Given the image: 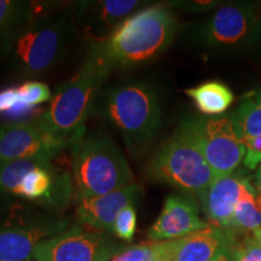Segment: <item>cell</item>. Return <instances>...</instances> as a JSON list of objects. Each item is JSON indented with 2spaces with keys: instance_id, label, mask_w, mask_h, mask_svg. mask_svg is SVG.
Returning <instances> with one entry per match:
<instances>
[{
  "instance_id": "cell-19",
  "label": "cell",
  "mask_w": 261,
  "mask_h": 261,
  "mask_svg": "<svg viewBox=\"0 0 261 261\" xmlns=\"http://www.w3.org/2000/svg\"><path fill=\"white\" fill-rule=\"evenodd\" d=\"M35 6L23 0H0V48L35 15Z\"/></svg>"
},
{
  "instance_id": "cell-24",
  "label": "cell",
  "mask_w": 261,
  "mask_h": 261,
  "mask_svg": "<svg viewBox=\"0 0 261 261\" xmlns=\"http://www.w3.org/2000/svg\"><path fill=\"white\" fill-rule=\"evenodd\" d=\"M137 228V213L135 205H128L120 212L114 223L113 233L121 241L130 242L135 237Z\"/></svg>"
},
{
  "instance_id": "cell-6",
  "label": "cell",
  "mask_w": 261,
  "mask_h": 261,
  "mask_svg": "<svg viewBox=\"0 0 261 261\" xmlns=\"http://www.w3.org/2000/svg\"><path fill=\"white\" fill-rule=\"evenodd\" d=\"M71 149L74 181L80 200L106 195L132 182L128 162L108 137H83Z\"/></svg>"
},
{
  "instance_id": "cell-14",
  "label": "cell",
  "mask_w": 261,
  "mask_h": 261,
  "mask_svg": "<svg viewBox=\"0 0 261 261\" xmlns=\"http://www.w3.org/2000/svg\"><path fill=\"white\" fill-rule=\"evenodd\" d=\"M142 196V188L130 182L116 191L96 197L83 198L76 208L77 219L93 230L113 233L114 223L120 212L128 205H135Z\"/></svg>"
},
{
  "instance_id": "cell-18",
  "label": "cell",
  "mask_w": 261,
  "mask_h": 261,
  "mask_svg": "<svg viewBox=\"0 0 261 261\" xmlns=\"http://www.w3.org/2000/svg\"><path fill=\"white\" fill-rule=\"evenodd\" d=\"M197 109L205 115H219L226 112L233 102V93L219 81H207L200 86L187 90Z\"/></svg>"
},
{
  "instance_id": "cell-16",
  "label": "cell",
  "mask_w": 261,
  "mask_h": 261,
  "mask_svg": "<svg viewBox=\"0 0 261 261\" xmlns=\"http://www.w3.org/2000/svg\"><path fill=\"white\" fill-rule=\"evenodd\" d=\"M238 237L221 228L208 226L187 237L172 241L175 261H211L225 248L233 247Z\"/></svg>"
},
{
  "instance_id": "cell-10",
  "label": "cell",
  "mask_w": 261,
  "mask_h": 261,
  "mask_svg": "<svg viewBox=\"0 0 261 261\" xmlns=\"http://www.w3.org/2000/svg\"><path fill=\"white\" fill-rule=\"evenodd\" d=\"M215 178L237 171L246 158V144L231 116L189 119Z\"/></svg>"
},
{
  "instance_id": "cell-23",
  "label": "cell",
  "mask_w": 261,
  "mask_h": 261,
  "mask_svg": "<svg viewBox=\"0 0 261 261\" xmlns=\"http://www.w3.org/2000/svg\"><path fill=\"white\" fill-rule=\"evenodd\" d=\"M232 261H261V238L257 231L237 240L231 252Z\"/></svg>"
},
{
  "instance_id": "cell-15",
  "label": "cell",
  "mask_w": 261,
  "mask_h": 261,
  "mask_svg": "<svg viewBox=\"0 0 261 261\" xmlns=\"http://www.w3.org/2000/svg\"><path fill=\"white\" fill-rule=\"evenodd\" d=\"M246 179L243 173L237 171L225 177L215 178L200 196L202 211L211 226L231 232L233 212Z\"/></svg>"
},
{
  "instance_id": "cell-21",
  "label": "cell",
  "mask_w": 261,
  "mask_h": 261,
  "mask_svg": "<svg viewBox=\"0 0 261 261\" xmlns=\"http://www.w3.org/2000/svg\"><path fill=\"white\" fill-rule=\"evenodd\" d=\"M51 162L52 160L44 159H22L0 162V195H14L19 181L28 172Z\"/></svg>"
},
{
  "instance_id": "cell-7",
  "label": "cell",
  "mask_w": 261,
  "mask_h": 261,
  "mask_svg": "<svg viewBox=\"0 0 261 261\" xmlns=\"http://www.w3.org/2000/svg\"><path fill=\"white\" fill-rule=\"evenodd\" d=\"M260 8L254 4L220 6L187 32L188 42L202 51L232 55L250 50L255 42Z\"/></svg>"
},
{
  "instance_id": "cell-20",
  "label": "cell",
  "mask_w": 261,
  "mask_h": 261,
  "mask_svg": "<svg viewBox=\"0 0 261 261\" xmlns=\"http://www.w3.org/2000/svg\"><path fill=\"white\" fill-rule=\"evenodd\" d=\"M230 116L243 140L261 136V97L259 93L247 97Z\"/></svg>"
},
{
  "instance_id": "cell-11",
  "label": "cell",
  "mask_w": 261,
  "mask_h": 261,
  "mask_svg": "<svg viewBox=\"0 0 261 261\" xmlns=\"http://www.w3.org/2000/svg\"><path fill=\"white\" fill-rule=\"evenodd\" d=\"M73 146L48 133L40 121H12L0 127V162L22 159L54 160Z\"/></svg>"
},
{
  "instance_id": "cell-4",
  "label": "cell",
  "mask_w": 261,
  "mask_h": 261,
  "mask_svg": "<svg viewBox=\"0 0 261 261\" xmlns=\"http://www.w3.org/2000/svg\"><path fill=\"white\" fill-rule=\"evenodd\" d=\"M110 71L87 57L71 79L52 96L45 113L39 117L41 126L62 140L74 145L84 137L85 122L96 107L98 94Z\"/></svg>"
},
{
  "instance_id": "cell-8",
  "label": "cell",
  "mask_w": 261,
  "mask_h": 261,
  "mask_svg": "<svg viewBox=\"0 0 261 261\" xmlns=\"http://www.w3.org/2000/svg\"><path fill=\"white\" fill-rule=\"evenodd\" d=\"M126 247L104 231L70 227L41 241L35 247L33 259L37 261H109Z\"/></svg>"
},
{
  "instance_id": "cell-26",
  "label": "cell",
  "mask_w": 261,
  "mask_h": 261,
  "mask_svg": "<svg viewBox=\"0 0 261 261\" xmlns=\"http://www.w3.org/2000/svg\"><path fill=\"white\" fill-rule=\"evenodd\" d=\"M246 144V158L244 166L250 171L256 169L261 165V136L244 140Z\"/></svg>"
},
{
  "instance_id": "cell-5",
  "label": "cell",
  "mask_w": 261,
  "mask_h": 261,
  "mask_svg": "<svg viewBox=\"0 0 261 261\" xmlns=\"http://www.w3.org/2000/svg\"><path fill=\"white\" fill-rule=\"evenodd\" d=\"M150 181L168 184L188 194L201 196L215 175L205 160L200 143L187 120L163 143L145 167Z\"/></svg>"
},
{
  "instance_id": "cell-13",
  "label": "cell",
  "mask_w": 261,
  "mask_h": 261,
  "mask_svg": "<svg viewBox=\"0 0 261 261\" xmlns=\"http://www.w3.org/2000/svg\"><path fill=\"white\" fill-rule=\"evenodd\" d=\"M144 2L139 0H98L76 3V17L86 33L100 41L109 37L120 24L136 14Z\"/></svg>"
},
{
  "instance_id": "cell-29",
  "label": "cell",
  "mask_w": 261,
  "mask_h": 261,
  "mask_svg": "<svg viewBox=\"0 0 261 261\" xmlns=\"http://www.w3.org/2000/svg\"><path fill=\"white\" fill-rule=\"evenodd\" d=\"M174 6L178 8L189 10V11H207L212 8H214L217 3L215 2H174L172 3Z\"/></svg>"
},
{
  "instance_id": "cell-33",
  "label": "cell",
  "mask_w": 261,
  "mask_h": 261,
  "mask_svg": "<svg viewBox=\"0 0 261 261\" xmlns=\"http://www.w3.org/2000/svg\"><path fill=\"white\" fill-rule=\"evenodd\" d=\"M256 231H257V233H259V236L261 238V228H260V230H256Z\"/></svg>"
},
{
  "instance_id": "cell-25",
  "label": "cell",
  "mask_w": 261,
  "mask_h": 261,
  "mask_svg": "<svg viewBox=\"0 0 261 261\" xmlns=\"http://www.w3.org/2000/svg\"><path fill=\"white\" fill-rule=\"evenodd\" d=\"M155 242L139 243L136 246H127L109 261H148L151 255Z\"/></svg>"
},
{
  "instance_id": "cell-34",
  "label": "cell",
  "mask_w": 261,
  "mask_h": 261,
  "mask_svg": "<svg viewBox=\"0 0 261 261\" xmlns=\"http://www.w3.org/2000/svg\"><path fill=\"white\" fill-rule=\"evenodd\" d=\"M259 96H260V97H261V91H260V92H259Z\"/></svg>"
},
{
  "instance_id": "cell-31",
  "label": "cell",
  "mask_w": 261,
  "mask_h": 261,
  "mask_svg": "<svg viewBox=\"0 0 261 261\" xmlns=\"http://www.w3.org/2000/svg\"><path fill=\"white\" fill-rule=\"evenodd\" d=\"M253 50L255 51V54H257L261 58V12H260V19H259V27H257V33H256V38H255V42H254Z\"/></svg>"
},
{
  "instance_id": "cell-12",
  "label": "cell",
  "mask_w": 261,
  "mask_h": 261,
  "mask_svg": "<svg viewBox=\"0 0 261 261\" xmlns=\"http://www.w3.org/2000/svg\"><path fill=\"white\" fill-rule=\"evenodd\" d=\"M210 226L200 217V207L194 198L171 195L166 198L159 218L148 230L151 242H165L187 237Z\"/></svg>"
},
{
  "instance_id": "cell-27",
  "label": "cell",
  "mask_w": 261,
  "mask_h": 261,
  "mask_svg": "<svg viewBox=\"0 0 261 261\" xmlns=\"http://www.w3.org/2000/svg\"><path fill=\"white\" fill-rule=\"evenodd\" d=\"M18 106L17 87L0 91V114H11Z\"/></svg>"
},
{
  "instance_id": "cell-22",
  "label": "cell",
  "mask_w": 261,
  "mask_h": 261,
  "mask_svg": "<svg viewBox=\"0 0 261 261\" xmlns=\"http://www.w3.org/2000/svg\"><path fill=\"white\" fill-rule=\"evenodd\" d=\"M18 106L10 115H17L33 108L51 100L52 93L46 84L39 81H27L17 86Z\"/></svg>"
},
{
  "instance_id": "cell-9",
  "label": "cell",
  "mask_w": 261,
  "mask_h": 261,
  "mask_svg": "<svg viewBox=\"0 0 261 261\" xmlns=\"http://www.w3.org/2000/svg\"><path fill=\"white\" fill-rule=\"evenodd\" d=\"M68 221L28 211L0 215V261H29L41 241L67 230Z\"/></svg>"
},
{
  "instance_id": "cell-28",
  "label": "cell",
  "mask_w": 261,
  "mask_h": 261,
  "mask_svg": "<svg viewBox=\"0 0 261 261\" xmlns=\"http://www.w3.org/2000/svg\"><path fill=\"white\" fill-rule=\"evenodd\" d=\"M148 261H175L172 241L155 242L151 255H150Z\"/></svg>"
},
{
  "instance_id": "cell-17",
  "label": "cell",
  "mask_w": 261,
  "mask_h": 261,
  "mask_svg": "<svg viewBox=\"0 0 261 261\" xmlns=\"http://www.w3.org/2000/svg\"><path fill=\"white\" fill-rule=\"evenodd\" d=\"M261 228V192L249 179L244 180L242 192L234 208L231 232L234 236H244Z\"/></svg>"
},
{
  "instance_id": "cell-3",
  "label": "cell",
  "mask_w": 261,
  "mask_h": 261,
  "mask_svg": "<svg viewBox=\"0 0 261 261\" xmlns=\"http://www.w3.org/2000/svg\"><path fill=\"white\" fill-rule=\"evenodd\" d=\"M102 114L135 158L144 154L161 126L159 94L151 85L142 81L112 87L102 100Z\"/></svg>"
},
{
  "instance_id": "cell-1",
  "label": "cell",
  "mask_w": 261,
  "mask_h": 261,
  "mask_svg": "<svg viewBox=\"0 0 261 261\" xmlns=\"http://www.w3.org/2000/svg\"><path fill=\"white\" fill-rule=\"evenodd\" d=\"M179 32L175 15L167 5L140 9L126 18L109 37L91 45L87 57L112 73L156 60L172 44Z\"/></svg>"
},
{
  "instance_id": "cell-30",
  "label": "cell",
  "mask_w": 261,
  "mask_h": 261,
  "mask_svg": "<svg viewBox=\"0 0 261 261\" xmlns=\"http://www.w3.org/2000/svg\"><path fill=\"white\" fill-rule=\"evenodd\" d=\"M231 252H232V247L225 248L221 252L215 255L211 261H232V256H231Z\"/></svg>"
},
{
  "instance_id": "cell-32",
  "label": "cell",
  "mask_w": 261,
  "mask_h": 261,
  "mask_svg": "<svg viewBox=\"0 0 261 261\" xmlns=\"http://www.w3.org/2000/svg\"><path fill=\"white\" fill-rule=\"evenodd\" d=\"M254 187L261 192V165L256 168L255 174H254Z\"/></svg>"
},
{
  "instance_id": "cell-2",
  "label": "cell",
  "mask_w": 261,
  "mask_h": 261,
  "mask_svg": "<svg viewBox=\"0 0 261 261\" xmlns=\"http://www.w3.org/2000/svg\"><path fill=\"white\" fill-rule=\"evenodd\" d=\"M76 33L69 12L34 15L0 48V58L16 74L37 76L46 73L61 60Z\"/></svg>"
}]
</instances>
